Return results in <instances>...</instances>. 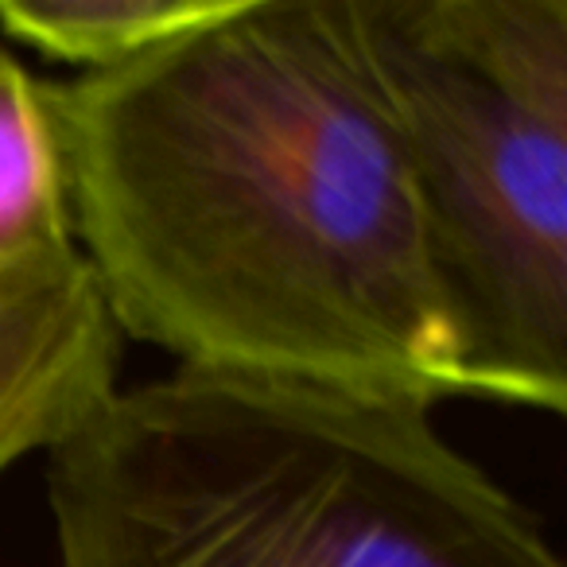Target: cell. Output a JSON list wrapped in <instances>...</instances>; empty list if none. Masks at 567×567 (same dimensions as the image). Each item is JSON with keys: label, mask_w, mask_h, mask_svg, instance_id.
Here are the masks:
<instances>
[{"label": "cell", "mask_w": 567, "mask_h": 567, "mask_svg": "<svg viewBox=\"0 0 567 567\" xmlns=\"http://www.w3.org/2000/svg\"><path fill=\"white\" fill-rule=\"evenodd\" d=\"M40 97L74 245L121 334L187 370L463 393L350 0H234Z\"/></svg>", "instance_id": "6da1fadb"}, {"label": "cell", "mask_w": 567, "mask_h": 567, "mask_svg": "<svg viewBox=\"0 0 567 567\" xmlns=\"http://www.w3.org/2000/svg\"><path fill=\"white\" fill-rule=\"evenodd\" d=\"M59 567H564L401 393L179 370L51 451Z\"/></svg>", "instance_id": "7a4b0ae2"}, {"label": "cell", "mask_w": 567, "mask_h": 567, "mask_svg": "<svg viewBox=\"0 0 567 567\" xmlns=\"http://www.w3.org/2000/svg\"><path fill=\"white\" fill-rule=\"evenodd\" d=\"M463 393L567 404V0H350Z\"/></svg>", "instance_id": "3957f363"}, {"label": "cell", "mask_w": 567, "mask_h": 567, "mask_svg": "<svg viewBox=\"0 0 567 567\" xmlns=\"http://www.w3.org/2000/svg\"><path fill=\"white\" fill-rule=\"evenodd\" d=\"M121 331L71 241L0 257V474L55 451L117 393Z\"/></svg>", "instance_id": "277c9868"}, {"label": "cell", "mask_w": 567, "mask_h": 567, "mask_svg": "<svg viewBox=\"0 0 567 567\" xmlns=\"http://www.w3.org/2000/svg\"><path fill=\"white\" fill-rule=\"evenodd\" d=\"M229 4L234 0H0V32L90 74L148 55L218 20Z\"/></svg>", "instance_id": "5b68a950"}, {"label": "cell", "mask_w": 567, "mask_h": 567, "mask_svg": "<svg viewBox=\"0 0 567 567\" xmlns=\"http://www.w3.org/2000/svg\"><path fill=\"white\" fill-rule=\"evenodd\" d=\"M71 237L63 159L40 82L0 51V257Z\"/></svg>", "instance_id": "8992f818"}]
</instances>
